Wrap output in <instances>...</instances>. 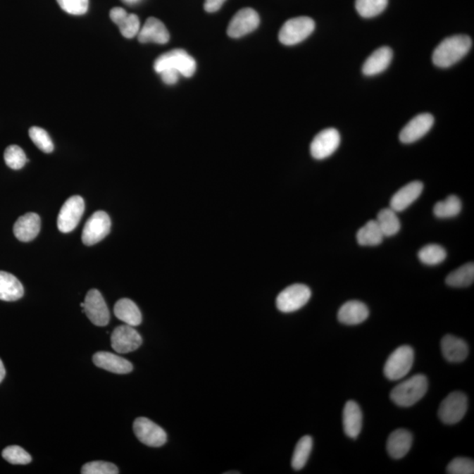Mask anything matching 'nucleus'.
I'll return each instance as SVG.
<instances>
[{"label":"nucleus","instance_id":"obj_3","mask_svg":"<svg viewBox=\"0 0 474 474\" xmlns=\"http://www.w3.org/2000/svg\"><path fill=\"white\" fill-rule=\"evenodd\" d=\"M154 69L156 73L168 69L175 70L185 77L194 76L196 62L184 49H177L160 56L156 60Z\"/></svg>","mask_w":474,"mask_h":474},{"label":"nucleus","instance_id":"obj_31","mask_svg":"<svg viewBox=\"0 0 474 474\" xmlns=\"http://www.w3.org/2000/svg\"><path fill=\"white\" fill-rule=\"evenodd\" d=\"M462 209V203L457 196H448L444 201H438L434 206V215L437 218L445 219L457 216Z\"/></svg>","mask_w":474,"mask_h":474},{"label":"nucleus","instance_id":"obj_44","mask_svg":"<svg viewBox=\"0 0 474 474\" xmlns=\"http://www.w3.org/2000/svg\"><path fill=\"white\" fill-rule=\"evenodd\" d=\"M127 1H135V0H127Z\"/></svg>","mask_w":474,"mask_h":474},{"label":"nucleus","instance_id":"obj_30","mask_svg":"<svg viewBox=\"0 0 474 474\" xmlns=\"http://www.w3.org/2000/svg\"><path fill=\"white\" fill-rule=\"evenodd\" d=\"M447 284L452 287H466L471 286L474 281L473 263H466L459 269L449 274Z\"/></svg>","mask_w":474,"mask_h":474},{"label":"nucleus","instance_id":"obj_39","mask_svg":"<svg viewBox=\"0 0 474 474\" xmlns=\"http://www.w3.org/2000/svg\"><path fill=\"white\" fill-rule=\"evenodd\" d=\"M64 12L73 15H83L87 13L89 0H56Z\"/></svg>","mask_w":474,"mask_h":474},{"label":"nucleus","instance_id":"obj_25","mask_svg":"<svg viewBox=\"0 0 474 474\" xmlns=\"http://www.w3.org/2000/svg\"><path fill=\"white\" fill-rule=\"evenodd\" d=\"M344 430L349 437L356 439L362 430L363 414L354 401H349L344 406L343 415Z\"/></svg>","mask_w":474,"mask_h":474},{"label":"nucleus","instance_id":"obj_4","mask_svg":"<svg viewBox=\"0 0 474 474\" xmlns=\"http://www.w3.org/2000/svg\"><path fill=\"white\" fill-rule=\"evenodd\" d=\"M316 23L310 17L301 16L288 20L281 27L279 39L287 46L297 45L309 37L315 30Z\"/></svg>","mask_w":474,"mask_h":474},{"label":"nucleus","instance_id":"obj_29","mask_svg":"<svg viewBox=\"0 0 474 474\" xmlns=\"http://www.w3.org/2000/svg\"><path fill=\"white\" fill-rule=\"evenodd\" d=\"M377 223L384 237H393L401 230V222L397 212L392 208H384L378 213Z\"/></svg>","mask_w":474,"mask_h":474},{"label":"nucleus","instance_id":"obj_10","mask_svg":"<svg viewBox=\"0 0 474 474\" xmlns=\"http://www.w3.org/2000/svg\"><path fill=\"white\" fill-rule=\"evenodd\" d=\"M111 220L104 211H97L88 219L82 233L84 244L91 246L98 244L110 233Z\"/></svg>","mask_w":474,"mask_h":474},{"label":"nucleus","instance_id":"obj_27","mask_svg":"<svg viewBox=\"0 0 474 474\" xmlns=\"http://www.w3.org/2000/svg\"><path fill=\"white\" fill-rule=\"evenodd\" d=\"M115 315L127 325L137 327L142 320V313L137 304L130 299H121L115 305Z\"/></svg>","mask_w":474,"mask_h":474},{"label":"nucleus","instance_id":"obj_21","mask_svg":"<svg viewBox=\"0 0 474 474\" xmlns=\"http://www.w3.org/2000/svg\"><path fill=\"white\" fill-rule=\"evenodd\" d=\"M392 59L393 51L389 47L384 46L378 49L366 60L362 67L363 73L369 77L382 73L389 66Z\"/></svg>","mask_w":474,"mask_h":474},{"label":"nucleus","instance_id":"obj_5","mask_svg":"<svg viewBox=\"0 0 474 474\" xmlns=\"http://www.w3.org/2000/svg\"><path fill=\"white\" fill-rule=\"evenodd\" d=\"M414 350L408 345H402L387 360L384 367L385 376L390 380H401L407 376L414 363Z\"/></svg>","mask_w":474,"mask_h":474},{"label":"nucleus","instance_id":"obj_41","mask_svg":"<svg viewBox=\"0 0 474 474\" xmlns=\"http://www.w3.org/2000/svg\"><path fill=\"white\" fill-rule=\"evenodd\" d=\"M161 76L162 80L167 85H174L178 81L180 74L175 70L168 69L161 71L158 73Z\"/></svg>","mask_w":474,"mask_h":474},{"label":"nucleus","instance_id":"obj_26","mask_svg":"<svg viewBox=\"0 0 474 474\" xmlns=\"http://www.w3.org/2000/svg\"><path fill=\"white\" fill-rule=\"evenodd\" d=\"M24 295L23 284L13 274L0 270V299L15 301Z\"/></svg>","mask_w":474,"mask_h":474},{"label":"nucleus","instance_id":"obj_38","mask_svg":"<svg viewBox=\"0 0 474 474\" xmlns=\"http://www.w3.org/2000/svg\"><path fill=\"white\" fill-rule=\"evenodd\" d=\"M81 473L83 474H118L119 470L113 463L94 461L84 465Z\"/></svg>","mask_w":474,"mask_h":474},{"label":"nucleus","instance_id":"obj_23","mask_svg":"<svg viewBox=\"0 0 474 474\" xmlns=\"http://www.w3.org/2000/svg\"><path fill=\"white\" fill-rule=\"evenodd\" d=\"M369 309L366 304L358 301H350L341 306L337 313L339 322L347 325H356L368 318Z\"/></svg>","mask_w":474,"mask_h":474},{"label":"nucleus","instance_id":"obj_19","mask_svg":"<svg viewBox=\"0 0 474 474\" xmlns=\"http://www.w3.org/2000/svg\"><path fill=\"white\" fill-rule=\"evenodd\" d=\"M94 363L99 368L117 374H127L133 370V365L128 360L108 351H99L94 355Z\"/></svg>","mask_w":474,"mask_h":474},{"label":"nucleus","instance_id":"obj_2","mask_svg":"<svg viewBox=\"0 0 474 474\" xmlns=\"http://www.w3.org/2000/svg\"><path fill=\"white\" fill-rule=\"evenodd\" d=\"M428 379L423 374L409 378L392 390L391 400L399 407L408 408L418 402L428 390Z\"/></svg>","mask_w":474,"mask_h":474},{"label":"nucleus","instance_id":"obj_17","mask_svg":"<svg viewBox=\"0 0 474 474\" xmlns=\"http://www.w3.org/2000/svg\"><path fill=\"white\" fill-rule=\"evenodd\" d=\"M423 185L420 181H412L394 194L390 201V208L395 212L404 211L422 194Z\"/></svg>","mask_w":474,"mask_h":474},{"label":"nucleus","instance_id":"obj_15","mask_svg":"<svg viewBox=\"0 0 474 474\" xmlns=\"http://www.w3.org/2000/svg\"><path fill=\"white\" fill-rule=\"evenodd\" d=\"M434 124V117L430 113H420L416 116L400 133V141L404 144H412L418 141L430 130Z\"/></svg>","mask_w":474,"mask_h":474},{"label":"nucleus","instance_id":"obj_13","mask_svg":"<svg viewBox=\"0 0 474 474\" xmlns=\"http://www.w3.org/2000/svg\"><path fill=\"white\" fill-rule=\"evenodd\" d=\"M260 23L258 13L252 8L241 9L231 20L227 33L231 38H240L251 33Z\"/></svg>","mask_w":474,"mask_h":474},{"label":"nucleus","instance_id":"obj_18","mask_svg":"<svg viewBox=\"0 0 474 474\" xmlns=\"http://www.w3.org/2000/svg\"><path fill=\"white\" fill-rule=\"evenodd\" d=\"M41 219L37 213H28L20 216L13 226L14 236L20 242H30L38 236Z\"/></svg>","mask_w":474,"mask_h":474},{"label":"nucleus","instance_id":"obj_20","mask_svg":"<svg viewBox=\"0 0 474 474\" xmlns=\"http://www.w3.org/2000/svg\"><path fill=\"white\" fill-rule=\"evenodd\" d=\"M110 18L120 28L121 35L127 39L137 37L140 30V20L137 14L127 13L121 7L110 11Z\"/></svg>","mask_w":474,"mask_h":474},{"label":"nucleus","instance_id":"obj_14","mask_svg":"<svg viewBox=\"0 0 474 474\" xmlns=\"http://www.w3.org/2000/svg\"><path fill=\"white\" fill-rule=\"evenodd\" d=\"M142 344V338L134 327L121 325L117 327L111 335V345L113 350L124 354L137 351Z\"/></svg>","mask_w":474,"mask_h":474},{"label":"nucleus","instance_id":"obj_1","mask_svg":"<svg viewBox=\"0 0 474 474\" xmlns=\"http://www.w3.org/2000/svg\"><path fill=\"white\" fill-rule=\"evenodd\" d=\"M472 45V39L468 35H454L444 39L433 52V63L439 68L451 67L468 55Z\"/></svg>","mask_w":474,"mask_h":474},{"label":"nucleus","instance_id":"obj_11","mask_svg":"<svg viewBox=\"0 0 474 474\" xmlns=\"http://www.w3.org/2000/svg\"><path fill=\"white\" fill-rule=\"evenodd\" d=\"M83 312L96 326L104 327L109 323L110 313L108 305L97 289L88 292L84 301Z\"/></svg>","mask_w":474,"mask_h":474},{"label":"nucleus","instance_id":"obj_24","mask_svg":"<svg viewBox=\"0 0 474 474\" xmlns=\"http://www.w3.org/2000/svg\"><path fill=\"white\" fill-rule=\"evenodd\" d=\"M442 352L445 359L451 363H461L468 358L469 348L461 338L447 335L441 341Z\"/></svg>","mask_w":474,"mask_h":474},{"label":"nucleus","instance_id":"obj_33","mask_svg":"<svg viewBox=\"0 0 474 474\" xmlns=\"http://www.w3.org/2000/svg\"><path fill=\"white\" fill-rule=\"evenodd\" d=\"M447 256V251L438 244H428L418 252L420 261L427 266L439 265Z\"/></svg>","mask_w":474,"mask_h":474},{"label":"nucleus","instance_id":"obj_22","mask_svg":"<svg viewBox=\"0 0 474 474\" xmlns=\"http://www.w3.org/2000/svg\"><path fill=\"white\" fill-rule=\"evenodd\" d=\"M411 432L405 429H398L390 434L387 442V450L391 458L400 459L408 454L412 447Z\"/></svg>","mask_w":474,"mask_h":474},{"label":"nucleus","instance_id":"obj_7","mask_svg":"<svg viewBox=\"0 0 474 474\" xmlns=\"http://www.w3.org/2000/svg\"><path fill=\"white\" fill-rule=\"evenodd\" d=\"M468 408V397L461 392H454L441 402L438 416L445 424H455L463 419Z\"/></svg>","mask_w":474,"mask_h":474},{"label":"nucleus","instance_id":"obj_40","mask_svg":"<svg viewBox=\"0 0 474 474\" xmlns=\"http://www.w3.org/2000/svg\"><path fill=\"white\" fill-rule=\"evenodd\" d=\"M447 473L450 474H473L474 462L468 458H456L448 465Z\"/></svg>","mask_w":474,"mask_h":474},{"label":"nucleus","instance_id":"obj_34","mask_svg":"<svg viewBox=\"0 0 474 474\" xmlns=\"http://www.w3.org/2000/svg\"><path fill=\"white\" fill-rule=\"evenodd\" d=\"M388 0H356V12L363 18L380 15L387 8Z\"/></svg>","mask_w":474,"mask_h":474},{"label":"nucleus","instance_id":"obj_42","mask_svg":"<svg viewBox=\"0 0 474 474\" xmlns=\"http://www.w3.org/2000/svg\"><path fill=\"white\" fill-rule=\"evenodd\" d=\"M226 0H205L204 8L208 13H215L220 10Z\"/></svg>","mask_w":474,"mask_h":474},{"label":"nucleus","instance_id":"obj_43","mask_svg":"<svg viewBox=\"0 0 474 474\" xmlns=\"http://www.w3.org/2000/svg\"><path fill=\"white\" fill-rule=\"evenodd\" d=\"M5 376H6L5 366H4L2 360L0 359V383L2 382L4 378H5Z\"/></svg>","mask_w":474,"mask_h":474},{"label":"nucleus","instance_id":"obj_16","mask_svg":"<svg viewBox=\"0 0 474 474\" xmlns=\"http://www.w3.org/2000/svg\"><path fill=\"white\" fill-rule=\"evenodd\" d=\"M138 41L141 44H166L170 40L169 31L161 20L154 17H149L144 27L138 33Z\"/></svg>","mask_w":474,"mask_h":474},{"label":"nucleus","instance_id":"obj_28","mask_svg":"<svg viewBox=\"0 0 474 474\" xmlns=\"http://www.w3.org/2000/svg\"><path fill=\"white\" fill-rule=\"evenodd\" d=\"M384 235L377 220H369L356 233V240L362 246H377L383 241Z\"/></svg>","mask_w":474,"mask_h":474},{"label":"nucleus","instance_id":"obj_36","mask_svg":"<svg viewBox=\"0 0 474 474\" xmlns=\"http://www.w3.org/2000/svg\"><path fill=\"white\" fill-rule=\"evenodd\" d=\"M32 142L42 151L51 153L54 151V144L48 132L39 127H32L30 130Z\"/></svg>","mask_w":474,"mask_h":474},{"label":"nucleus","instance_id":"obj_6","mask_svg":"<svg viewBox=\"0 0 474 474\" xmlns=\"http://www.w3.org/2000/svg\"><path fill=\"white\" fill-rule=\"evenodd\" d=\"M310 298H311V290L306 285H292L277 295V308L283 313L297 311L308 302Z\"/></svg>","mask_w":474,"mask_h":474},{"label":"nucleus","instance_id":"obj_9","mask_svg":"<svg viewBox=\"0 0 474 474\" xmlns=\"http://www.w3.org/2000/svg\"><path fill=\"white\" fill-rule=\"evenodd\" d=\"M133 429L138 440L147 447H161L166 443V431L146 417H139L135 419Z\"/></svg>","mask_w":474,"mask_h":474},{"label":"nucleus","instance_id":"obj_12","mask_svg":"<svg viewBox=\"0 0 474 474\" xmlns=\"http://www.w3.org/2000/svg\"><path fill=\"white\" fill-rule=\"evenodd\" d=\"M341 137L335 128H327L316 135L310 145L313 158L323 160L329 158L339 147Z\"/></svg>","mask_w":474,"mask_h":474},{"label":"nucleus","instance_id":"obj_37","mask_svg":"<svg viewBox=\"0 0 474 474\" xmlns=\"http://www.w3.org/2000/svg\"><path fill=\"white\" fill-rule=\"evenodd\" d=\"M3 458L13 465H27L32 461L30 454L18 445L8 447L2 451Z\"/></svg>","mask_w":474,"mask_h":474},{"label":"nucleus","instance_id":"obj_8","mask_svg":"<svg viewBox=\"0 0 474 474\" xmlns=\"http://www.w3.org/2000/svg\"><path fill=\"white\" fill-rule=\"evenodd\" d=\"M85 212V201L80 196L68 199L60 210L58 227L61 232L70 233L76 229Z\"/></svg>","mask_w":474,"mask_h":474},{"label":"nucleus","instance_id":"obj_32","mask_svg":"<svg viewBox=\"0 0 474 474\" xmlns=\"http://www.w3.org/2000/svg\"><path fill=\"white\" fill-rule=\"evenodd\" d=\"M312 448L313 438L311 437L305 436L299 439L294 449L293 458H292V466L294 470L299 471L304 468L311 454Z\"/></svg>","mask_w":474,"mask_h":474},{"label":"nucleus","instance_id":"obj_35","mask_svg":"<svg viewBox=\"0 0 474 474\" xmlns=\"http://www.w3.org/2000/svg\"><path fill=\"white\" fill-rule=\"evenodd\" d=\"M4 158L6 166L13 170H20L28 162L23 149L18 145H10L6 148Z\"/></svg>","mask_w":474,"mask_h":474}]
</instances>
